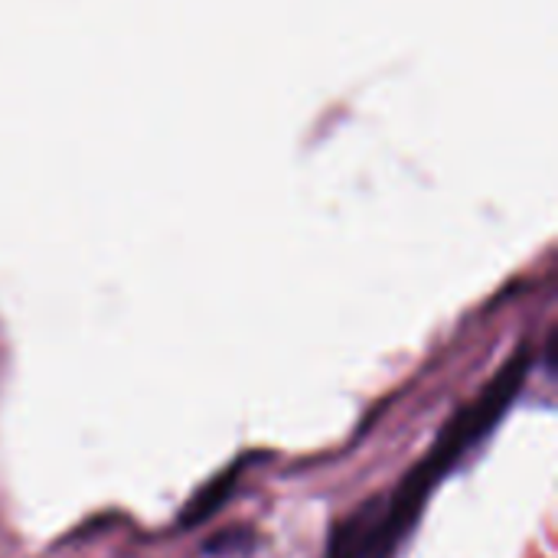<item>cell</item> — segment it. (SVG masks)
<instances>
[{"label":"cell","instance_id":"obj_1","mask_svg":"<svg viewBox=\"0 0 558 558\" xmlns=\"http://www.w3.org/2000/svg\"><path fill=\"white\" fill-rule=\"evenodd\" d=\"M530 350H520L494 379L490 386L471 402L464 405L435 438L432 451L402 477V484L396 487V494L389 497L386 510H363L353 520H347L343 526H337L327 558H392L396 549L402 546V539L409 536V530L418 523L425 500L432 497V490L445 481V474L481 441L487 438L497 422L513 409L526 376H530Z\"/></svg>","mask_w":558,"mask_h":558},{"label":"cell","instance_id":"obj_2","mask_svg":"<svg viewBox=\"0 0 558 558\" xmlns=\"http://www.w3.org/2000/svg\"><path fill=\"white\" fill-rule=\"evenodd\" d=\"M242 464L245 461H235V464H229L222 474H216L203 490H196L190 500H186V507H183V513H180V530H193V526H199V523H206L209 517H216L219 510H222V504L232 497V490H235V484H239V471H242Z\"/></svg>","mask_w":558,"mask_h":558},{"label":"cell","instance_id":"obj_3","mask_svg":"<svg viewBox=\"0 0 558 558\" xmlns=\"http://www.w3.org/2000/svg\"><path fill=\"white\" fill-rule=\"evenodd\" d=\"M252 546V533L248 530H229V533H222V536H216L209 546H206V553H245Z\"/></svg>","mask_w":558,"mask_h":558}]
</instances>
